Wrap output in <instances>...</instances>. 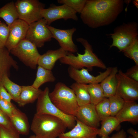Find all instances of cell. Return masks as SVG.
Here are the masks:
<instances>
[{"mask_svg":"<svg viewBox=\"0 0 138 138\" xmlns=\"http://www.w3.org/2000/svg\"><path fill=\"white\" fill-rule=\"evenodd\" d=\"M109 136H105L101 137L100 138H109Z\"/></svg>","mask_w":138,"mask_h":138,"instance_id":"cell-42","label":"cell"},{"mask_svg":"<svg viewBox=\"0 0 138 138\" xmlns=\"http://www.w3.org/2000/svg\"><path fill=\"white\" fill-rule=\"evenodd\" d=\"M128 138H134L132 136H130Z\"/></svg>","mask_w":138,"mask_h":138,"instance_id":"cell-43","label":"cell"},{"mask_svg":"<svg viewBox=\"0 0 138 138\" xmlns=\"http://www.w3.org/2000/svg\"><path fill=\"white\" fill-rule=\"evenodd\" d=\"M0 125L6 129L15 130L11 123L9 117L0 109Z\"/></svg>","mask_w":138,"mask_h":138,"instance_id":"cell-36","label":"cell"},{"mask_svg":"<svg viewBox=\"0 0 138 138\" xmlns=\"http://www.w3.org/2000/svg\"><path fill=\"white\" fill-rule=\"evenodd\" d=\"M124 4L122 0H87L80 18L91 28L107 26L114 22L122 12Z\"/></svg>","mask_w":138,"mask_h":138,"instance_id":"cell-1","label":"cell"},{"mask_svg":"<svg viewBox=\"0 0 138 138\" xmlns=\"http://www.w3.org/2000/svg\"><path fill=\"white\" fill-rule=\"evenodd\" d=\"M87 84L75 82L71 86L79 106L90 103V97Z\"/></svg>","mask_w":138,"mask_h":138,"instance_id":"cell-23","label":"cell"},{"mask_svg":"<svg viewBox=\"0 0 138 138\" xmlns=\"http://www.w3.org/2000/svg\"><path fill=\"white\" fill-rule=\"evenodd\" d=\"M52 103L64 113L75 116L79 106L72 90L64 83L59 82L49 93Z\"/></svg>","mask_w":138,"mask_h":138,"instance_id":"cell-4","label":"cell"},{"mask_svg":"<svg viewBox=\"0 0 138 138\" xmlns=\"http://www.w3.org/2000/svg\"><path fill=\"white\" fill-rule=\"evenodd\" d=\"M76 124L70 131L61 134L59 138H97L99 129L87 126L76 118Z\"/></svg>","mask_w":138,"mask_h":138,"instance_id":"cell-16","label":"cell"},{"mask_svg":"<svg viewBox=\"0 0 138 138\" xmlns=\"http://www.w3.org/2000/svg\"><path fill=\"white\" fill-rule=\"evenodd\" d=\"M76 41L84 47V53H77V55L75 56L72 53L68 52L66 55L59 60L61 63L77 69L86 67L89 71H91L94 67L106 69L105 65L93 52L92 46L87 40L79 38H77Z\"/></svg>","mask_w":138,"mask_h":138,"instance_id":"cell-3","label":"cell"},{"mask_svg":"<svg viewBox=\"0 0 138 138\" xmlns=\"http://www.w3.org/2000/svg\"><path fill=\"white\" fill-rule=\"evenodd\" d=\"M124 73L129 77L138 82V65H135L132 66Z\"/></svg>","mask_w":138,"mask_h":138,"instance_id":"cell-37","label":"cell"},{"mask_svg":"<svg viewBox=\"0 0 138 138\" xmlns=\"http://www.w3.org/2000/svg\"><path fill=\"white\" fill-rule=\"evenodd\" d=\"M87 0H58V3L65 5L73 9L76 13L80 14L85 5Z\"/></svg>","mask_w":138,"mask_h":138,"instance_id":"cell-32","label":"cell"},{"mask_svg":"<svg viewBox=\"0 0 138 138\" xmlns=\"http://www.w3.org/2000/svg\"><path fill=\"white\" fill-rule=\"evenodd\" d=\"M49 93L48 87L42 91L37 99L36 113L48 114L57 117L64 122L67 128L72 129L76 124L75 117L66 114L57 108L51 100Z\"/></svg>","mask_w":138,"mask_h":138,"instance_id":"cell-5","label":"cell"},{"mask_svg":"<svg viewBox=\"0 0 138 138\" xmlns=\"http://www.w3.org/2000/svg\"><path fill=\"white\" fill-rule=\"evenodd\" d=\"M0 98L6 101L11 102L12 98L0 81Z\"/></svg>","mask_w":138,"mask_h":138,"instance_id":"cell-38","label":"cell"},{"mask_svg":"<svg viewBox=\"0 0 138 138\" xmlns=\"http://www.w3.org/2000/svg\"><path fill=\"white\" fill-rule=\"evenodd\" d=\"M51 32L53 38L58 42L61 48L68 52L75 53L78 51L77 46L74 43L72 37L76 31L75 28L67 29H61L47 25Z\"/></svg>","mask_w":138,"mask_h":138,"instance_id":"cell-13","label":"cell"},{"mask_svg":"<svg viewBox=\"0 0 138 138\" xmlns=\"http://www.w3.org/2000/svg\"><path fill=\"white\" fill-rule=\"evenodd\" d=\"M126 57L133 60L138 65V37L122 52Z\"/></svg>","mask_w":138,"mask_h":138,"instance_id":"cell-31","label":"cell"},{"mask_svg":"<svg viewBox=\"0 0 138 138\" xmlns=\"http://www.w3.org/2000/svg\"><path fill=\"white\" fill-rule=\"evenodd\" d=\"M128 133L131 134L132 136L134 138H138V132L133 128H129L127 131Z\"/></svg>","mask_w":138,"mask_h":138,"instance_id":"cell-40","label":"cell"},{"mask_svg":"<svg viewBox=\"0 0 138 138\" xmlns=\"http://www.w3.org/2000/svg\"><path fill=\"white\" fill-rule=\"evenodd\" d=\"M10 52L27 66L34 69L36 67L40 55L36 47L26 39L20 42Z\"/></svg>","mask_w":138,"mask_h":138,"instance_id":"cell-8","label":"cell"},{"mask_svg":"<svg viewBox=\"0 0 138 138\" xmlns=\"http://www.w3.org/2000/svg\"><path fill=\"white\" fill-rule=\"evenodd\" d=\"M117 88L116 93L125 101H136L138 99V82L127 76L122 71L116 75Z\"/></svg>","mask_w":138,"mask_h":138,"instance_id":"cell-10","label":"cell"},{"mask_svg":"<svg viewBox=\"0 0 138 138\" xmlns=\"http://www.w3.org/2000/svg\"><path fill=\"white\" fill-rule=\"evenodd\" d=\"M120 123L128 121L133 123L138 121V104L136 101H125L121 110L115 116Z\"/></svg>","mask_w":138,"mask_h":138,"instance_id":"cell-18","label":"cell"},{"mask_svg":"<svg viewBox=\"0 0 138 138\" xmlns=\"http://www.w3.org/2000/svg\"><path fill=\"white\" fill-rule=\"evenodd\" d=\"M67 126L62 120L54 116L36 113L30 129L39 138H57L65 132Z\"/></svg>","mask_w":138,"mask_h":138,"instance_id":"cell-2","label":"cell"},{"mask_svg":"<svg viewBox=\"0 0 138 138\" xmlns=\"http://www.w3.org/2000/svg\"><path fill=\"white\" fill-rule=\"evenodd\" d=\"M87 88L90 96V103L95 105L105 98L100 84H87Z\"/></svg>","mask_w":138,"mask_h":138,"instance_id":"cell-28","label":"cell"},{"mask_svg":"<svg viewBox=\"0 0 138 138\" xmlns=\"http://www.w3.org/2000/svg\"><path fill=\"white\" fill-rule=\"evenodd\" d=\"M9 32V27L0 21V48L5 47Z\"/></svg>","mask_w":138,"mask_h":138,"instance_id":"cell-34","label":"cell"},{"mask_svg":"<svg viewBox=\"0 0 138 138\" xmlns=\"http://www.w3.org/2000/svg\"><path fill=\"white\" fill-rule=\"evenodd\" d=\"M109 138H126L125 132L123 129L114 134Z\"/></svg>","mask_w":138,"mask_h":138,"instance_id":"cell-39","label":"cell"},{"mask_svg":"<svg viewBox=\"0 0 138 138\" xmlns=\"http://www.w3.org/2000/svg\"><path fill=\"white\" fill-rule=\"evenodd\" d=\"M138 25L135 21L123 23L116 28L113 33L107 34L110 36L112 43L110 48L115 47L122 52L138 37Z\"/></svg>","mask_w":138,"mask_h":138,"instance_id":"cell-6","label":"cell"},{"mask_svg":"<svg viewBox=\"0 0 138 138\" xmlns=\"http://www.w3.org/2000/svg\"><path fill=\"white\" fill-rule=\"evenodd\" d=\"M15 5L18 15V19L29 25L42 18L41 12L44 8V4L37 0H18Z\"/></svg>","mask_w":138,"mask_h":138,"instance_id":"cell-7","label":"cell"},{"mask_svg":"<svg viewBox=\"0 0 138 138\" xmlns=\"http://www.w3.org/2000/svg\"><path fill=\"white\" fill-rule=\"evenodd\" d=\"M28 138H39L35 135H33L30 136Z\"/></svg>","mask_w":138,"mask_h":138,"instance_id":"cell-41","label":"cell"},{"mask_svg":"<svg viewBox=\"0 0 138 138\" xmlns=\"http://www.w3.org/2000/svg\"><path fill=\"white\" fill-rule=\"evenodd\" d=\"M76 118L85 124L98 128L101 121L97 112L95 105L90 103L79 106Z\"/></svg>","mask_w":138,"mask_h":138,"instance_id":"cell-15","label":"cell"},{"mask_svg":"<svg viewBox=\"0 0 138 138\" xmlns=\"http://www.w3.org/2000/svg\"><path fill=\"white\" fill-rule=\"evenodd\" d=\"M118 71L117 67H112L110 74L100 84L105 97L109 98L116 94L117 88L116 75Z\"/></svg>","mask_w":138,"mask_h":138,"instance_id":"cell-20","label":"cell"},{"mask_svg":"<svg viewBox=\"0 0 138 138\" xmlns=\"http://www.w3.org/2000/svg\"><path fill=\"white\" fill-rule=\"evenodd\" d=\"M47 25V21L43 18L29 25L25 39L37 48L43 47L45 42L50 41L53 38Z\"/></svg>","mask_w":138,"mask_h":138,"instance_id":"cell-9","label":"cell"},{"mask_svg":"<svg viewBox=\"0 0 138 138\" xmlns=\"http://www.w3.org/2000/svg\"><path fill=\"white\" fill-rule=\"evenodd\" d=\"M42 18L50 25L54 21L60 19L66 20L72 19L75 21L78 20L76 13L67 5L62 4L59 6L52 5L48 8L43 9L41 12Z\"/></svg>","mask_w":138,"mask_h":138,"instance_id":"cell-11","label":"cell"},{"mask_svg":"<svg viewBox=\"0 0 138 138\" xmlns=\"http://www.w3.org/2000/svg\"><path fill=\"white\" fill-rule=\"evenodd\" d=\"M120 123L115 116H110L102 121L98 135L101 137L109 136L113 131L118 129Z\"/></svg>","mask_w":138,"mask_h":138,"instance_id":"cell-26","label":"cell"},{"mask_svg":"<svg viewBox=\"0 0 138 138\" xmlns=\"http://www.w3.org/2000/svg\"><path fill=\"white\" fill-rule=\"evenodd\" d=\"M68 52L61 48L56 50H48L43 55H40L38 61V65L51 71L56 62L64 57Z\"/></svg>","mask_w":138,"mask_h":138,"instance_id":"cell-17","label":"cell"},{"mask_svg":"<svg viewBox=\"0 0 138 138\" xmlns=\"http://www.w3.org/2000/svg\"><path fill=\"white\" fill-rule=\"evenodd\" d=\"M2 18L9 27L16 20L18 15L15 5L12 2L0 8V18Z\"/></svg>","mask_w":138,"mask_h":138,"instance_id":"cell-24","label":"cell"},{"mask_svg":"<svg viewBox=\"0 0 138 138\" xmlns=\"http://www.w3.org/2000/svg\"><path fill=\"white\" fill-rule=\"evenodd\" d=\"M42 90L32 85L22 86L21 91L17 103L20 107L32 103L38 99Z\"/></svg>","mask_w":138,"mask_h":138,"instance_id":"cell-22","label":"cell"},{"mask_svg":"<svg viewBox=\"0 0 138 138\" xmlns=\"http://www.w3.org/2000/svg\"><path fill=\"white\" fill-rule=\"evenodd\" d=\"M0 109L9 117L19 110L11 102L6 101L0 98Z\"/></svg>","mask_w":138,"mask_h":138,"instance_id":"cell-33","label":"cell"},{"mask_svg":"<svg viewBox=\"0 0 138 138\" xmlns=\"http://www.w3.org/2000/svg\"><path fill=\"white\" fill-rule=\"evenodd\" d=\"M9 52L5 47L0 48V81L4 75L9 76L12 68H18L17 62L10 55Z\"/></svg>","mask_w":138,"mask_h":138,"instance_id":"cell-19","label":"cell"},{"mask_svg":"<svg viewBox=\"0 0 138 138\" xmlns=\"http://www.w3.org/2000/svg\"><path fill=\"white\" fill-rule=\"evenodd\" d=\"M95 106L97 112L101 121L110 116L108 98H104Z\"/></svg>","mask_w":138,"mask_h":138,"instance_id":"cell-29","label":"cell"},{"mask_svg":"<svg viewBox=\"0 0 138 138\" xmlns=\"http://www.w3.org/2000/svg\"><path fill=\"white\" fill-rule=\"evenodd\" d=\"M9 118L14 128L20 135L29 134L30 126L28 118L25 113L19 110Z\"/></svg>","mask_w":138,"mask_h":138,"instance_id":"cell-21","label":"cell"},{"mask_svg":"<svg viewBox=\"0 0 138 138\" xmlns=\"http://www.w3.org/2000/svg\"><path fill=\"white\" fill-rule=\"evenodd\" d=\"M0 138H20L15 130L6 129L0 125Z\"/></svg>","mask_w":138,"mask_h":138,"instance_id":"cell-35","label":"cell"},{"mask_svg":"<svg viewBox=\"0 0 138 138\" xmlns=\"http://www.w3.org/2000/svg\"><path fill=\"white\" fill-rule=\"evenodd\" d=\"M112 69L111 67L107 68L105 71L100 72L95 76L90 74L88 70L84 68L77 69L69 66L68 72L70 77L75 82L89 84L100 83L110 74Z\"/></svg>","mask_w":138,"mask_h":138,"instance_id":"cell-12","label":"cell"},{"mask_svg":"<svg viewBox=\"0 0 138 138\" xmlns=\"http://www.w3.org/2000/svg\"><path fill=\"white\" fill-rule=\"evenodd\" d=\"M108 98L110 116H115L123 107L125 101L116 93Z\"/></svg>","mask_w":138,"mask_h":138,"instance_id":"cell-30","label":"cell"},{"mask_svg":"<svg viewBox=\"0 0 138 138\" xmlns=\"http://www.w3.org/2000/svg\"><path fill=\"white\" fill-rule=\"evenodd\" d=\"M29 26L25 21L18 19L9 27V35L5 47L9 52L25 39Z\"/></svg>","mask_w":138,"mask_h":138,"instance_id":"cell-14","label":"cell"},{"mask_svg":"<svg viewBox=\"0 0 138 138\" xmlns=\"http://www.w3.org/2000/svg\"><path fill=\"white\" fill-rule=\"evenodd\" d=\"M9 77L7 75H4L1 78V82L12 97L13 100L17 103L19 99L22 86L12 82Z\"/></svg>","mask_w":138,"mask_h":138,"instance_id":"cell-27","label":"cell"},{"mask_svg":"<svg viewBox=\"0 0 138 138\" xmlns=\"http://www.w3.org/2000/svg\"><path fill=\"white\" fill-rule=\"evenodd\" d=\"M55 79L51 71L38 66L36 77L32 85L36 89H39L41 85L45 83L53 82Z\"/></svg>","mask_w":138,"mask_h":138,"instance_id":"cell-25","label":"cell"}]
</instances>
